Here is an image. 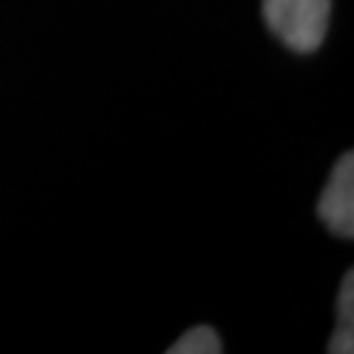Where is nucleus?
Here are the masks:
<instances>
[{"mask_svg": "<svg viewBox=\"0 0 354 354\" xmlns=\"http://www.w3.org/2000/svg\"><path fill=\"white\" fill-rule=\"evenodd\" d=\"M268 26L291 50L313 53L326 37L330 0H263Z\"/></svg>", "mask_w": 354, "mask_h": 354, "instance_id": "1", "label": "nucleus"}, {"mask_svg": "<svg viewBox=\"0 0 354 354\" xmlns=\"http://www.w3.org/2000/svg\"><path fill=\"white\" fill-rule=\"evenodd\" d=\"M317 213L323 223L344 239L354 236V158L352 152H344L330 174L328 187L320 194Z\"/></svg>", "mask_w": 354, "mask_h": 354, "instance_id": "2", "label": "nucleus"}, {"mask_svg": "<svg viewBox=\"0 0 354 354\" xmlns=\"http://www.w3.org/2000/svg\"><path fill=\"white\" fill-rule=\"evenodd\" d=\"M223 344L210 326H194L189 328L174 346H168V354H221Z\"/></svg>", "mask_w": 354, "mask_h": 354, "instance_id": "3", "label": "nucleus"}, {"mask_svg": "<svg viewBox=\"0 0 354 354\" xmlns=\"http://www.w3.org/2000/svg\"><path fill=\"white\" fill-rule=\"evenodd\" d=\"M339 315L342 323H352L354 317V273L349 270L342 281V291H339Z\"/></svg>", "mask_w": 354, "mask_h": 354, "instance_id": "4", "label": "nucleus"}, {"mask_svg": "<svg viewBox=\"0 0 354 354\" xmlns=\"http://www.w3.org/2000/svg\"><path fill=\"white\" fill-rule=\"evenodd\" d=\"M328 352L330 354H352L354 352V336H352V323H342L333 339L328 344Z\"/></svg>", "mask_w": 354, "mask_h": 354, "instance_id": "5", "label": "nucleus"}]
</instances>
